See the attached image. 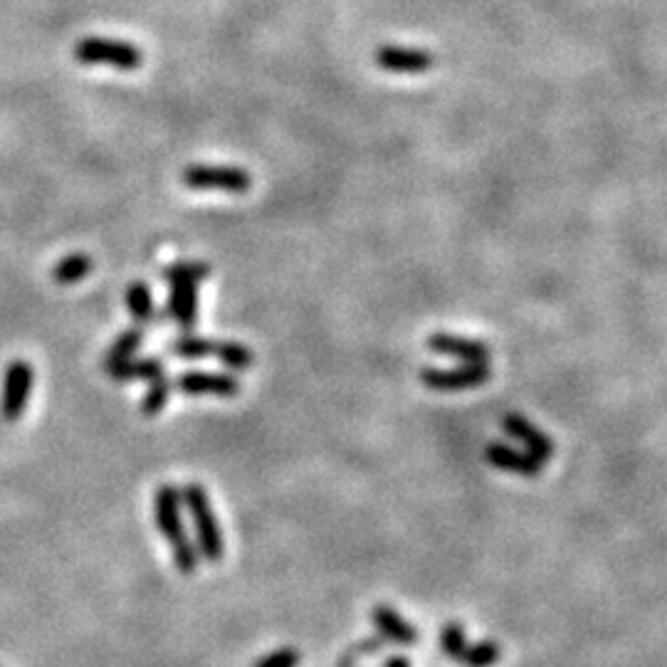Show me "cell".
Instances as JSON below:
<instances>
[{
  "mask_svg": "<svg viewBox=\"0 0 667 667\" xmlns=\"http://www.w3.org/2000/svg\"><path fill=\"white\" fill-rule=\"evenodd\" d=\"M502 428L504 433L512 435L514 440H519V443L524 445V453L532 455V458L542 462V465L554 458V440H551L542 428H537V425L529 423L527 418L519 416V413H507V416L502 418Z\"/></svg>",
  "mask_w": 667,
  "mask_h": 667,
  "instance_id": "obj_9",
  "label": "cell"
},
{
  "mask_svg": "<svg viewBox=\"0 0 667 667\" xmlns=\"http://www.w3.org/2000/svg\"><path fill=\"white\" fill-rule=\"evenodd\" d=\"M371 623L378 630L386 643H396L403 645V648H411V645L418 643V630L391 606H374L371 611Z\"/></svg>",
  "mask_w": 667,
  "mask_h": 667,
  "instance_id": "obj_12",
  "label": "cell"
},
{
  "mask_svg": "<svg viewBox=\"0 0 667 667\" xmlns=\"http://www.w3.org/2000/svg\"><path fill=\"white\" fill-rule=\"evenodd\" d=\"M467 645L470 643H467L465 628H462L460 623H448V626H443V630H440V648H443V653L448 655L450 660H455V663H460Z\"/></svg>",
  "mask_w": 667,
  "mask_h": 667,
  "instance_id": "obj_22",
  "label": "cell"
},
{
  "mask_svg": "<svg viewBox=\"0 0 667 667\" xmlns=\"http://www.w3.org/2000/svg\"><path fill=\"white\" fill-rule=\"evenodd\" d=\"M141 344H144V332H141V327L126 329V332L119 334L117 339L112 341V346L107 349V354H104L102 359V369L122 364L126 359H134L136 351L141 349Z\"/></svg>",
  "mask_w": 667,
  "mask_h": 667,
  "instance_id": "obj_18",
  "label": "cell"
},
{
  "mask_svg": "<svg viewBox=\"0 0 667 667\" xmlns=\"http://www.w3.org/2000/svg\"><path fill=\"white\" fill-rule=\"evenodd\" d=\"M299 663H302V655H299L297 648H277L270 655L257 660L252 667H297Z\"/></svg>",
  "mask_w": 667,
  "mask_h": 667,
  "instance_id": "obj_23",
  "label": "cell"
},
{
  "mask_svg": "<svg viewBox=\"0 0 667 667\" xmlns=\"http://www.w3.org/2000/svg\"><path fill=\"white\" fill-rule=\"evenodd\" d=\"M502 660V648L495 640H480L475 645H467L462 653L460 665L465 667H492Z\"/></svg>",
  "mask_w": 667,
  "mask_h": 667,
  "instance_id": "obj_21",
  "label": "cell"
},
{
  "mask_svg": "<svg viewBox=\"0 0 667 667\" xmlns=\"http://www.w3.org/2000/svg\"><path fill=\"white\" fill-rule=\"evenodd\" d=\"M154 519L159 527L161 537L171 546L173 564L181 574H196L201 564L198 546L188 537L186 522H183V497L181 490L173 485H161L154 495Z\"/></svg>",
  "mask_w": 667,
  "mask_h": 667,
  "instance_id": "obj_1",
  "label": "cell"
},
{
  "mask_svg": "<svg viewBox=\"0 0 667 667\" xmlns=\"http://www.w3.org/2000/svg\"><path fill=\"white\" fill-rule=\"evenodd\" d=\"M126 309H129L131 319L136 327H151L159 322V312L154 307V297H151V287L146 282H131L124 292Z\"/></svg>",
  "mask_w": 667,
  "mask_h": 667,
  "instance_id": "obj_14",
  "label": "cell"
},
{
  "mask_svg": "<svg viewBox=\"0 0 667 667\" xmlns=\"http://www.w3.org/2000/svg\"><path fill=\"white\" fill-rule=\"evenodd\" d=\"M428 349L440 356L458 359L460 364H487L490 361V346L482 341L467 339L450 332H433L428 336Z\"/></svg>",
  "mask_w": 667,
  "mask_h": 667,
  "instance_id": "obj_10",
  "label": "cell"
},
{
  "mask_svg": "<svg viewBox=\"0 0 667 667\" xmlns=\"http://www.w3.org/2000/svg\"><path fill=\"white\" fill-rule=\"evenodd\" d=\"M171 391H173V381L168 378V374H161L156 378H151L149 381V388H146V396L141 398V413H144L146 418H154L159 416L161 411L168 406V398H171Z\"/></svg>",
  "mask_w": 667,
  "mask_h": 667,
  "instance_id": "obj_20",
  "label": "cell"
},
{
  "mask_svg": "<svg viewBox=\"0 0 667 667\" xmlns=\"http://www.w3.org/2000/svg\"><path fill=\"white\" fill-rule=\"evenodd\" d=\"M181 497L188 514H191L198 554H201V559L208 561V564H220L225 556V537L218 524V517H215L213 504H210L208 490L196 485V482H191V485L183 487Z\"/></svg>",
  "mask_w": 667,
  "mask_h": 667,
  "instance_id": "obj_3",
  "label": "cell"
},
{
  "mask_svg": "<svg viewBox=\"0 0 667 667\" xmlns=\"http://www.w3.org/2000/svg\"><path fill=\"white\" fill-rule=\"evenodd\" d=\"M383 667H413L411 660L406 658V655H393V658H388Z\"/></svg>",
  "mask_w": 667,
  "mask_h": 667,
  "instance_id": "obj_24",
  "label": "cell"
},
{
  "mask_svg": "<svg viewBox=\"0 0 667 667\" xmlns=\"http://www.w3.org/2000/svg\"><path fill=\"white\" fill-rule=\"evenodd\" d=\"M376 65L393 75H423L435 65L433 55L416 47L386 45L376 52Z\"/></svg>",
  "mask_w": 667,
  "mask_h": 667,
  "instance_id": "obj_11",
  "label": "cell"
},
{
  "mask_svg": "<svg viewBox=\"0 0 667 667\" xmlns=\"http://www.w3.org/2000/svg\"><path fill=\"white\" fill-rule=\"evenodd\" d=\"M183 183L193 191L248 193L252 178L248 171L235 166H188L183 171Z\"/></svg>",
  "mask_w": 667,
  "mask_h": 667,
  "instance_id": "obj_6",
  "label": "cell"
},
{
  "mask_svg": "<svg viewBox=\"0 0 667 667\" xmlns=\"http://www.w3.org/2000/svg\"><path fill=\"white\" fill-rule=\"evenodd\" d=\"M230 374H238V371H248L255 364V354H252L250 346L238 344V341H218L215 346V356Z\"/></svg>",
  "mask_w": 667,
  "mask_h": 667,
  "instance_id": "obj_19",
  "label": "cell"
},
{
  "mask_svg": "<svg viewBox=\"0 0 667 667\" xmlns=\"http://www.w3.org/2000/svg\"><path fill=\"white\" fill-rule=\"evenodd\" d=\"M215 346L218 341L210 336H201L193 332H183V336H176L171 341V354L183 361H198V359H213Z\"/></svg>",
  "mask_w": 667,
  "mask_h": 667,
  "instance_id": "obj_16",
  "label": "cell"
},
{
  "mask_svg": "<svg viewBox=\"0 0 667 667\" xmlns=\"http://www.w3.org/2000/svg\"><path fill=\"white\" fill-rule=\"evenodd\" d=\"M485 458L492 467H497V470L512 472V475H519V477H539V472H542V467H544L542 462L534 460L532 455L519 453V450L509 448V445H504V443L487 445Z\"/></svg>",
  "mask_w": 667,
  "mask_h": 667,
  "instance_id": "obj_13",
  "label": "cell"
},
{
  "mask_svg": "<svg viewBox=\"0 0 667 667\" xmlns=\"http://www.w3.org/2000/svg\"><path fill=\"white\" fill-rule=\"evenodd\" d=\"M210 277V265L196 260H181L166 267L164 280L171 285L168 294V317L181 332H193L198 322V285Z\"/></svg>",
  "mask_w": 667,
  "mask_h": 667,
  "instance_id": "obj_2",
  "label": "cell"
},
{
  "mask_svg": "<svg viewBox=\"0 0 667 667\" xmlns=\"http://www.w3.org/2000/svg\"><path fill=\"white\" fill-rule=\"evenodd\" d=\"M492 378L490 364H460L455 369H423L420 383L430 391H467L485 386Z\"/></svg>",
  "mask_w": 667,
  "mask_h": 667,
  "instance_id": "obj_7",
  "label": "cell"
},
{
  "mask_svg": "<svg viewBox=\"0 0 667 667\" xmlns=\"http://www.w3.org/2000/svg\"><path fill=\"white\" fill-rule=\"evenodd\" d=\"M186 396H215L235 398L240 393V381L233 374H218V371H183L173 381Z\"/></svg>",
  "mask_w": 667,
  "mask_h": 667,
  "instance_id": "obj_8",
  "label": "cell"
},
{
  "mask_svg": "<svg viewBox=\"0 0 667 667\" xmlns=\"http://www.w3.org/2000/svg\"><path fill=\"white\" fill-rule=\"evenodd\" d=\"M92 270H94L92 257L84 255V252H72V255L62 257V260L57 262L55 270H52V280H55V285L60 287H70L82 282Z\"/></svg>",
  "mask_w": 667,
  "mask_h": 667,
  "instance_id": "obj_17",
  "label": "cell"
},
{
  "mask_svg": "<svg viewBox=\"0 0 667 667\" xmlns=\"http://www.w3.org/2000/svg\"><path fill=\"white\" fill-rule=\"evenodd\" d=\"M75 57L82 65H107L114 70H139L144 57L131 42L112 38H84L75 45Z\"/></svg>",
  "mask_w": 667,
  "mask_h": 667,
  "instance_id": "obj_4",
  "label": "cell"
},
{
  "mask_svg": "<svg viewBox=\"0 0 667 667\" xmlns=\"http://www.w3.org/2000/svg\"><path fill=\"white\" fill-rule=\"evenodd\" d=\"M35 371L28 361H10L3 374V391H0V416L5 423H18L33 393Z\"/></svg>",
  "mask_w": 667,
  "mask_h": 667,
  "instance_id": "obj_5",
  "label": "cell"
},
{
  "mask_svg": "<svg viewBox=\"0 0 667 667\" xmlns=\"http://www.w3.org/2000/svg\"><path fill=\"white\" fill-rule=\"evenodd\" d=\"M109 374V378L117 383H131V381H151V378L166 374V366L161 359H154V356H146V359H126L122 364L109 366L104 369Z\"/></svg>",
  "mask_w": 667,
  "mask_h": 667,
  "instance_id": "obj_15",
  "label": "cell"
}]
</instances>
